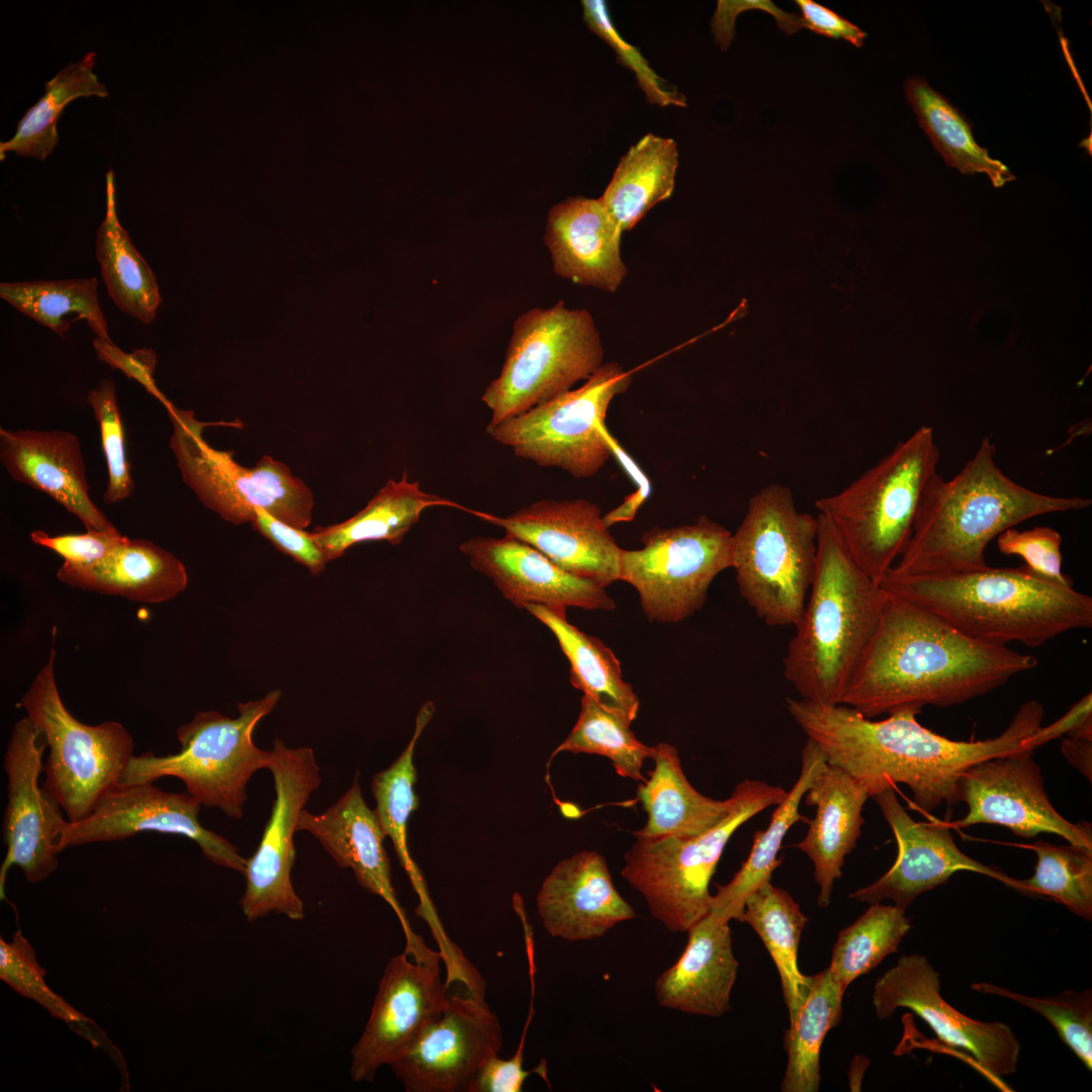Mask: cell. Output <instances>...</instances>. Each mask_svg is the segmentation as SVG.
Returning <instances> with one entry per match:
<instances>
[{"instance_id": "obj_1", "label": "cell", "mask_w": 1092, "mask_h": 1092, "mask_svg": "<svg viewBox=\"0 0 1092 1092\" xmlns=\"http://www.w3.org/2000/svg\"><path fill=\"white\" fill-rule=\"evenodd\" d=\"M786 706L826 762L848 774L870 797L904 784L912 792L915 807L927 816L943 804L961 802L959 782L973 764L1031 750L1025 741L1043 718L1040 703L1028 701L1000 735L959 741L922 726L916 718L921 712L918 708L900 709L876 721L843 704L787 698Z\"/></svg>"}, {"instance_id": "obj_2", "label": "cell", "mask_w": 1092, "mask_h": 1092, "mask_svg": "<svg viewBox=\"0 0 1092 1092\" xmlns=\"http://www.w3.org/2000/svg\"><path fill=\"white\" fill-rule=\"evenodd\" d=\"M1037 659L978 641L932 612L888 594L840 704L873 719L904 708L950 707L983 696Z\"/></svg>"}, {"instance_id": "obj_3", "label": "cell", "mask_w": 1092, "mask_h": 1092, "mask_svg": "<svg viewBox=\"0 0 1092 1092\" xmlns=\"http://www.w3.org/2000/svg\"><path fill=\"white\" fill-rule=\"evenodd\" d=\"M984 437L951 479L935 473L921 496L910 537L890 571L948 575L988 566L985 551L1002 532L1037 516L1088 509L1091 498L1030 490L1009 478Z\"/></svg>"}, {"instance_id": "obj_4", "label": "cell", "mask_w": 1092, "mask_h": 1092, "mask_svg": "<svg viewBox=\"0 0 1092 1092\" xmlns=\"http://www.w3.org/2000/svg\"><path fill=\"white\" fill-rule=\"evenodd\" d=\"M880 585L989 644L1037 648L1063 633L1092 627L1090 596L1045 580L1025 565L928 576L889 570Z\"/></svg>"}, {"instance_id": "obj_5", "label": "cell", "mask_w": 1092, "mask_h": 1092, "mask_svg": "<svg viewBox=\"0 0 1092 1092\" xmlns=\"http://www.w3.org/2000/svg\"><path fill=\"white\" fill-rule=\"evenodd\" d=\"M817 560L783 659L801 699L838 705L877 629L888 593L854 562L830 521L817 516Z\"/></svg>"}, {"instance_id": "obj_6", "label": "cell", "mask_w": 1092, "mask_h": 1092, "mask_svg": "<svg viewBox=\"0 0 1092 1092\" xmlns=\"http://www.w3.org/2000/svg\"><path fill=\"white\" fill-rule=\"evenodd\" d=\"M938 461L933 429L921 426L842 490L815 502L857 566L879 585L910 537Z\"/></svg>"}, {"instance_id": "obj_7", "label": "cell", "mask_w": 1092, "mask_h": 1092, "mask_svg": "<svg viewBox=\"0 0 1092 1092\" xmlns=\"http://www.w3.org/2000/svg\"><path fill=\"white\" fill-rule=\"evenodd\" d=\"M817 517L798 510L790 487L757 491L732 534V568L739 593L768 626H795L805 607L817 560Z\"/></svg>"}, {"instance_id": "obj_8", "label": "cell", "mask_w": 1092, "mask_h": 1092, "mask_svg": "<svg viewBox=\"0 0 1092 1092\" xmlns=\"http://www.w3.org/2000/svg\"><path fill=\"white\" fill-rule=\"evenodd\" d=\"M787 793L758 780L740 782L731 794L729 814L706 832L690 838H636L624 855L622 877L643 896L653 918L670 931L687 932L710 910V881L733 833L781 804Z\"/></svg>"}, {"instance_id": "obj_9", "label": "cell", "mask_w": 1092, "mask_h": 1092, "mask_svg": "<svg viewBox=\"0 0 1092 1092\" xmlns=\"http://www.w3.org/2000/svg\"><path fill=\"white\" fill-rule=\"evenodd\" d=\"M281 694L274 690L259 700L238 704L237 718L217 711L196 713L177 729L179 752L134 754L120 783H154L174 777L201 805L241 819L249 780L257 770L268 768L272 758V751L260 749L252 734L260 720L275 708Z\"/></svg>"}, {"instance_id": "obj_10", "label": "cell", "mask_w": 1092, "mask_h": 1092, "mask_svg": "<svg viewBox=\"0 0 1092 1092\" xmlns=\"http://www.w3.org/2000/svg\"><path fill=\"white\" fill-rule=\"evenodd\" d=\"M604 347L593 315L562 300L535 307L514 323L499 375L481 395L490 411L486 427L547 402L604 364Z\"/></svg>"}, {"instance_id": "obj_11", "label": "cell", "mask_w": 1092, "mask_h": 1092, "mask_svg": "<svg viewBox=\"0 0 1092 1092\" xmlns=\"http://www.w3.org/2000/svg\"><path fill=\"white\" fill-rule=\"evenodd\" d=\"M54 645L18 706L26 712L49 748L42 789L62 807L69 822L86 818L121 781L133 757V738L117 721L87 725L66 708L55 676Z\"/></svg>"}, {"instance_id": "obj_12", "label": "cell", "mask_w": 1092, "mask_h": 1092, "mask_svg": "<svg viewBox=\"0 0 1092 1092\" xmlns=\"http://www.w3.org/2000/svg\"><path fill=\"white\" fill-rule=\"evenodd\" d=\"M166 410L173 427L170 448L182 479L206 508L235 525L251 523L263 510L292 527H308L313 494L287 465L264 455L254 467H245L233 451L214 449L202 436L207 426L239 424L200 422L172 402Z\"/></svg>"}, {"instance_id": "obj_13", "label": "cell", "mask_w": 1092, "mask_h": 1092, "mask_svg": "<svg viewBox=\"0 0 1092 1092\" xmlns=\"http://www.w3.org/2000/svg\"><path fill=\"white\" fill-rule=\"evenodd\" d=\"M631 381V374L617 362L604 363L580 387L486 427V432L538 466L558 468L575 478L590 477L614 451L605 418L612 400Z\"/></svg>"}, {"instance_id": "obj_14", "label": "cell", "mask_w": 1092, "mask_h": 1092, "mask_svg": "<svg viewBox=\"0 0 1092 1092\" xmlns=\"http://www.w3.org/2000/svg\"><path fill=\"white\" fill-rule=\"evenodd\" d=\"M641 541V549L621 550L620 580L637 590L653 622L677 623L694 615L714 578L732 567V533L705 516L691 524L652 528Z\"/></svg>"}, {"instance_id": "obj_15", "label": "cell", "mask_w": 1092, "mask_h": 1092, "mask_svg": "<svg viewBox=\"0 0 1092 1092\" xmlns=\"http://www.w3.org/2000/svg\"><path fill=\"white\" fill-rule=\"evenodd\" d=\"M268 765L274 780L275 800L260 843L247 858L246 889L240 904L249 921L269 913L301 920L304 907L291 882L295 860L293 835L310 795L322 779L310 747H287L275 739Z\"/></svg>"}, {"instance_id": "obj_16", "label": "cell", "mask_w": 1092, "mask_h": 1092, "mask_svg": "<svg viewBox=\"0 0 1092 1092\" xmlns=\"http://www.w3.org/2000/svg\"><path fill=\"white\" fill-rule=\"evenodd\" d=\"M405 938V949L385 966L369 1019L352 1048L354 1082H372L448 1001V983L441 975L444 954L415 932Z\"/></svg>"}, {"instance_id": "obj_17", "label": "cell", "mask_w": 1092, "mask_h": 1092, "mask_svg": "<svg viewBox=\"0 0 1092 1092\" xmlns=\"http://www.w3.org/2000/svg\"><path fill=\"white\" fill-rule=\"evenodd\" d=\"M200 807L201 803L187 792H165L153 783H119L86 818L67 821L55 850L59 854L73 846L118 841L153 831L188 837L208 860L244 876L247 858L229 840L200 824Z\"/></svg>"}, {"instance_id": "obj_18", "label": "cell", "mask_w": 1092, "mask_h": 1092, "mask_svg": "<svg viewBox=\"0 0 1092 1092\" xmlns=\"http://www.w3.org/2000/svg\"><path fill=\"white\" fill-rule=\"evenodd\" d=\"M503 1032L483 996L449 995L443 1010L389 1064L407 1092H467Z\"/></svg>"}, {"instance_id": "obj_19", "label": "cell", "mask_w": 1092, "mask_h": 1092, "mask_svg": "<svg viewBox=\"0 0 1092 1092\" xmlns=\"http://www.w3.org/2000/svg\"><path fill=\"white\" fill-rule=\"evenodd\" d=\"M1033 752L1021 750L970 766L959 782L960 801L966 803L968 813L949 826L997 824L1023 838L1054 833L1092 850L1090 823H1072L1055 809Z\"/></svg>"}, {"instance_id": "obj_20", "label": "cell", "mask_w": 1092, "mask_h": 1092, "mask_svg": "<svg viewBox=\"0 0 1092 1092\" xmlns=\"http://www.w3.org/2000/svg\"><path fill=\"white\" fill-rule=\"evenodd\" d=\"M873 1005L879 1019L889 1018L898 1008L910 1009L941 1041L969 1052L994 1078L1017 1071L1021 1046L1011 1027L971 1018L946 1003L940 995L939 974L924 956H902L884 973L875 984Z\"/></svg>"}, {"instance_id": "obj_21", "label": "cell", "mask_w": 1092, "mask_h": 1092, "mask_svg": "<svg viewBox=\"0 0 1092 1092\" xmlns=\"http://www.w3.org/2000/svg\"><path fill=\"white\" fill-rule=\"evenodd\" d=\"M46 748L39 731L27 716L14 724L4 754L8 784L3 816L6 854L0 868L1 899H5L10 867L17 866L28 882L38 883L59 866L55 842L68 820L59 803L39 785Z\"/></svg>"}, {"instance_id": "obj_22", "label": "cell", "mask_w": 1092, "mask_h": 1092, "mask_svg": "<svg viewBox=\"0 0 1092 1092\" xmlns=\"http://www.w3.org/2000/svg\"><path fill=\"white\" fill-rule=\"evenodd\" d=\"M466 513L503 528L577 576L604 587L620 580L622 548L601 509L588 499H541L505 517L469 508Z\"/></svg>"}, {"instance_id": "obj_23", "label": "cell", "mask_w": 1092, "mask_h": 1092, "mask_svg": "<svg viewBox=\"0 0 1092 1092\" xmlns=\"http://www.w3.org/2000/svg\"><path fill=\"white\" fill-rule=\"evenodd\" d=\"M873 798L895 835L898 854L886 874L850 893L849 898L870 904L892 900L894 905L906 910L916 897L945 884L960 871L979 873L1011 886L1014 878L964 853L956 844L948 823L937 819L929 823L915 821L892 788Z\"/></svg>"}, {"instance_id": "obj_24", "label": "cell", "mask_w": 1092, "mask_h": 1092, "mask_svg": "<svg viewBox=\"0 0 1092 1092\" xmlns=\"http://www.w3.org/2000/svg\"><path fill=\"white\" fill-rule=\"evenodd\" d=\"M459 548L471 566L489 577L517 608L535 604L587 611L615 609L606 587L563 569L535 547L508 534L472 538Z\"/></svg>"}, {"instance_id": "obj_25", "label": "cell", "mask_w": 1092, "mask_h": 1092, "mask_svg": "<svg viewBox=\"0 0 1092 1092\" xmlns=\"http://www.w3.org/2000/svg\"><path fill=\"white\" fill-rule=\"evenodd\" d=\"M536 903L546 931L568 941L599 938L636 916L616 889L606 858L595 850H580L557 862Z\"/></svg>"}, {"instance_id": "obj_26", "label": "cell", "mask_w": 1092, "mask_h": 1092, "mask_svg": "<svg viewBox=\"0 0 1092 1092\" xmlns=\"http://www.w3.org/2000/svg\"><path fill=\"white\" fill-rule=\"evenodd\" d=\"M0 460L14 480L49 494L87 531L120 534L89 495L80 443L72 433L0 429Z\"/></svg>"}, {"instance_id": "obj_27", "label": "cell", "mask_w": 1092, "mask_h": 1092, "mask_svg": "<svg viewBox=\"0 0 1092 1092\" xmlns=\"http://www.w3.org/2000/svg\"><path fill=\"white\" fill-rule=\"evenodd\" d=\"M622 233L600 199L576 196L550 209L544 242L558 276L615 292L628 274L620 251Z\"/></svg>"}, {"instance_id": "obj_28", "label": "cell", "mask_w": 1092, "mask_h": 1092, "mask_svg": "<svg viewBox=\"0 0 1092 1092\" xmlns=\"http://www.w3.org/2000/svg\"><path fill=\"white\" fill-rule=\"evenodd\" d=\"M314 836L342 869H351L359 885L381 897L410 928L391 883L390 860L384 849L385 835L374 811L365 803L358 775L349 790L321 814L303 809L296 826Z\"/></svg>"}, {"instance_id": "obj_29", "label": "cell", "mask_w": 1092, "mask_h": 1092, "mask_svg": "<svg viewBox=\"0 0 1092 1092\" xmlns=\"http://www.w3.org/2000/svg\"><path fill=\"white\" fill-rule=\"evenodd\" d=\"M687 932L680 957L655 981L656 1000L668 1009L721 1016L730 1009L738 971L729 922L708 913Z\"/></svg>"}, {"instance_id": "obj_30", "label": "cell", "mask_w": 1092, "mask_h": 1092, "mask_svg": "<svg viewBox=\"0 0 1092 1092\" xmlns=\"http://www.w3.org/2000/svg\"><path fill=\"white\" fill-rule=\"evenodd\" d=\"M805 803L816 807L806 836L796 846L814 864L818 905L827 907L834 882L841 878L847 854L855 847L864 822L867 791L842 769L825 762L806 791Z\"/></svg>"}, {"instance_id": "obj_31", "label": "cell", "mask_w": 1092, "mask_h": 1092, "mask_svg": "<svg viewBox=\"0 0 1092 1092\" xmlns=\"http://www.w3.org/2000/svg\"><path fill=\"white\" fill-rule=\"evenodd\" d=\"M57 576L73 587L154 604L174 599L188 583L184 564L172 553L127 537L95 563L64 562Z\"/></svg>"}, {"instance_id": "obj_32", "label": "cell", "mask_w": 1092, "mask_h": 1092, "mask_svg": "<svg viewBox=\"0 0 1092 1092\" xmlns=\"http://www.w3.org/2000/svg\"><path fill=\"white\" fill-rule=\"evenodd\" d=\"M654 761L648 779L639 783L637 798L647 820L633 835L638 839L690 838L719 824L731 811L733 800L720 801L698 792L687 779L675 746H652Z\"/></svg>"}, {"instance_id": "obj_33", "label": "cell", "mask_w": 1092, "mask_h": 1092, "mask_svg": "<svg viewBox=\"0 0 1092 1092\" xmlns=\"http://www.w3.org/2000/svg\"><path fill=\"white\" fill-rule=\"evenodd\" d=\"M434 507L466 511V507L454 500L423 490L420 481H410L404 471L399 480H387L356 515L339 524L317 526L310 535L330 561L358 543L380 540L392 545L401 543L422 514Z\"/></svg>"}, {"instance_id": "obj_34", "label": "cell", "mask_w": 1092, "mask_h": 1092, "mask_svg": "<svg viewBox=\"0 0 1092 1092\" xmlns=\"http://www.w3.org/2000/svg\"><path fill=\"white\" fill-rule=\"evenodd\" d=\"M801 760L799 778L785 800L775 809L766 829L754 833L746 860L728 884L716 885L717 892L712 895L709 914L727 922H741L747 898L759 887L770 882L772 873L781 866L782 858H779L778 854L787 832L797 822H809L799 808L814 777L826 760L810 738H807L802 748Z\"/></svg>"}, {"instance_id": "obj_35", "label": "cell", "mask_w": 1092, "mask_h": 1092, "mask_svg": "<svg viewBox=\"0 0 1092 1092\" xmlns=\"http://www.w3.org/2000/svg\"><path fill=\"white\" fill-rule=\"evenodd\" d=\"M554 634L570 664V682L601 706L633 722L640 701L622 675L614 652L599 638L579 630L566 618V609L529 604L525 607Z\"/></svg>"}, {"instance_id": "obj_36", "label": "cell", "mask_w": 1092, "mask_h": 1092, "mask_svg": "<svg viewBox=\"0 0 1092 1092\" xmlns=\"http://www.w3.org/2000/svg\"><path fill=\"white\" fill-rule=\"evenodd\" d=\"M678 167L675 142L647 133L621 158L599 198L622 232L633 229L657 203L669 198Z\"/></svg>"}, {"instance_id": "obj_37", "label": "cell", "mask_w": 1092, "mask_h": 1092, "mask_svg": "<svg viewBox=\"0 0 1092 1092\" xmlns=\"http://www.w3.org/2000/svg\"><path fill=\"white\" fill-rule=\"evenodd\" d=\"M106 213L96 233L95 255L109 297L125 314L149 325L162 302L157 278L117 216L114 174L106 173Z\"/></svg>"}, {"instance_id": "obj_38", "label": "cell", "mask_w": 1092, "mask_h": 1092, "mask_svg": "<svg viewBox=\"0 0 1092 1092\" xmlns=\"http://www.w3.org/2000/svg\"><path fill=\"white\" fill-rule=\"evenodd\" d=\"M808 917L784 889L768 882L746 900L742 921L758 934L769 952L781 978L790 1021L803 1003L811 976L798 968V948Z\"/></svg>"}, {"instance_id": "obj_39", "label": "cell", "mask_w": 1092, "mask_h": 1092, "mask_svg": "<svg viewBox=\"0 0 1092 1092\" xmlns=\"http://www.w3.org/2000/svg\"><path fill=\"white\" fill-rule=\"evenodd\" d=\"M434 712L435 706L432 702H426L422 706L416 719L414 735L405 749L389 767L375 774L371 781V791L376 802L374 812L385 837L388 836L391 839L398 860L420 896L421 915L427 917L429 921H435L437 918L421 872L410 854L407 820L419 807V798L414 791L417 781L414 752L417 741Z\"/></svg>"}, {"instance_id": "obj_40", "label": "cell", "mask_w": 1092, "mask_h": 1092, "mask_svg": "<svg viewBox=\"0 0 1092 1092\" xmlns=\"http://www.w3.org/2000/svg\"><path fill=\"white\" fill-rule=\"evenodd\" d=\"M904 91L920 126L950 167L964 174L985 173L995 186L1014 179L1007 166L977 144L968 118L924 78H908Z\"/></svg>"}, {"instance_id": "obj_41", "label": "cell", "mask_w": 1092, "mask_h": 1092, "mask_svg": "<svg viewBox=\"0 0 1092 1092\" xmlns=\"http://www.w3.org/2000/svg\"><path fill=\"white\" fill-rule=\"evenodd\" d=\"M844 993L828 968L811 976L807 995L786 1032L788 1062L782 1091L819 1090L822 1042L827 1032L842 1018Z\"/></svg>"}, {"instance_id": "obj_42", "label": "cell", "mask_w": 1092, "mask_h": 1092, "mask_svg": "<svg viewBox=\"0 0 1092 1092\" xmlns=\"http://www.w3.org/2000/svg\"><path fill=\"white\" fill-rule=\"evenodd\" d=\"M95 56L90 52L81 61L69 63L46 82L44 94L18 121L15 134L0 143L1 161L9 151L46 161L59 143L57 122L66 105L79 97L108 96L106 87L93 72Z\"/></svg>"}, {"instance_id": "obj_43", "label": "cell", "mask_w": 1092, "mask_h": 1092, "mask_svg": "<svg viewBox=\"0 0 1092 1092\" xmlns=\"http://www.w3.org/2000/svg\"><path fill=\"white\" fill-rule=\"evenodd\" d=\"M96 278L0 283V297L61 337L71 329L68 314L85 320L96 338L112 342L101 310Z\"/></svg>"}, {"instance_id": "obj_44", "label": "cell", "mask_w": 1092, "mask_h": 1092, "mask_svg": "<svg viewBox=\"0 0 1092 1092\" xmlns=\"http://www.w3.org/2000/svg\"><path fill=\"white\" fill-rule=\"evenodd\" d=\"M911 929L905 910L896 905L871 904L852 924L842 929L833 947L832 978L842 991L898 950Z\"/></svg>"}, {"instance_id": "obj_45", "label": "cell", "mask_w": 1092, "mask_h": 1092, "mask_svg": "<svg viewBox=\"0 0 1092 1092\" xmlns=\"http://www.w3.org/2000/svg\"><path fill=\"white\" fill-rule=\"evenodd\" d=\"M630 726L625 717L583 695L575 725L553 750L548 764L561 752L597 754L609 758L620 777L644 782L642 767L651 757L652 746L638 740Z\"/></svg>"}, {"instance_id": "obj_46", "label": "cell", "mask_w": 1092, "mask_h": 1092, "mask_svg": "<svg viewBox=\"0 0 1092 1092\" xmlns=\"http://www.w3.org/2000/svg\"><path fill=\"white\" fill-rule=\"evenodd\" d=\"M1037 862L1026 880L1014 879L1010 888L1030 896L1057 901L1074 914L1092 918V850L1074 844L1036 841L1027 845Z\"/></svg>"}, {"instance_id": "obj_47", "label": "cell", "mask_w": 1092, "mask_h": 1092, "mask_svg": "<svg viewBox=\"0 0 1092 1092\" xmlns=\"http://www.w3.org/2000/svg\"><path fill=\"white\" fill-rule=\"evenodd\" d=\"M978 993L1010 999L1044 1017L1088 1071L1092 1070V991L1066 990L1052 997H1030L995 984L973 983Z\"/></svg>"}, {"instance_id": "obj_48", "label": "cell", "mask_w": 1092, "mask_h": 1092, "mask_svg": "<svg viewBox=\"0 0 1092 1092\" xmlns=\"http://www.w3.org/2000/svg\"><path fill=\"white\" fill-rule=\"evenodd\" d=\"M46 971L38 965L35 952L21 934L15 932L10 942L0 938V978L18 994L31 999L51 1015L67 1023L88 1021L46 983Z\"/></svg>"}, {"instance_id": "obj_49", "label": "cell", "mask_w": 1092, "mask_h": 1092, "mask_svg": "<svg viewBox=\"0 0 1092 1092\" xmlns=\"http://www.w3.org/2000/svg\"><path fill=\"white\" fill-rule=\"evenodd\" d=\"M87 401L99 426L107 465L108 482L103 500L105 504H115L133 492L134 482L126 457L124 429L114 383L102 379L88 392Z\"/></svg>"}, {"instance_id": "obj_50", "label": "cell", "mask_w": 1092, "mask_h": 1092, "mask_svg": "<svg viewBox=\"0 0 1092 1092\" xmlns=\"http://www.w3.org/2000/svg\"><path fill=\"white\" fill-rule=\"evenodd\" d=\"M582 8L583 19L588 28L614 49L622 65L633 71L649 102L660 106H687L686 97L665 85L640 52L619 34L613 25L606 1L584 0Z\"/></svg>"}, {"instance_id": "obj_51", "label": "cell", "mask_w": 1092, "mask_h": 1092, "mask_svg": "<svg viewBox=\"0 0 1092 1092\" xmlns=\"http://www.w3.org/2000/svg\"><path fill=\"white\" fill-rule=\"evenodd\" d=\"M998 550L1005 555H1016L1025 561L1033 574L1064 586H1073V580L1062 570V536L1050 527L1037 526L1019 531L1009 528L998 537Z\"/></svg>"}, {"instance_id": "obj_52", "label": "cell", "mask_w": 1092, "mask_h": 1092, "mask_svg": "<svg viewBox=\"0 0 1092 1092\" xmlns=\"http://www.w3.org/2000/svg\"><path fill=\"white\" fill-rule=\"evenodd\" d=\"M251 525L279 551L307 567L312 574L324 571L328 561L310 533L279 521L263 510L256 511Z\"/></svg>"}, {"instance_id": "obj_53", "label": "cell", "mask_w": 1092, "mask_h": 1092, "mask_svg": "<svg viewBox=\"0 0 1092 1092\" xmlns=\"http://www.w3.org/2000/svg\"><path fill=\"white\" fill-rule=\"evenodd\" d=\"M124 537L121 534L98 531L60 536H50L39 530L30 533L33 543L58 553L65 559V562L82 565L95 563L103 559Z\"/></svg>"}, {"instance_id": "obj_54", "label": "cell", "mask_w": 1092, "mask_h": 1092, "mask_svg": "<svg viewBox=\"0 0 1092 1092\" xmlns=\"http://www.w3.org/2000/svg\"><path fill=\"white\" fill-rule=\"evenodd\" d=\"M762 10L774 16L777 25L786 33L792 34L804 28L800 15L789 13L769 0H720L711 19V31L714 40L725 51L735 38L736 17L746 10Z\"/></svg>"}, {"instance_id": "obj_55", "label": "cell", "mask_w": 1092, "mask_h": 1092, "mask_svg": "<svg viewBox=\"0 0 1092 1092\" xmlns=\"http://www.w3.org/2000/svg\"><path fill=\"white\" fill-rule=\"evenodd\" d=\"M524 1042L525 1039L521 1038L518 1050L509 1060L502 1059L499 1054L486 1059L473 1076L467 1092H520L532 1073H539L546 1080L545 1064L534 1070L523 1068Z\"/></svg>"}, {"instance_id": "obj_56", "label": "cell", "mask_w": 1092, "mask_h": 1092, "mask_svg": "<svg viewBox=\"0 0 1092 1092\" xmlns=\"http://www.w3.org/2000/svg\"><path fill=\"white\" fill-rule=\"evenodd\" d=\"M93 347L97 357L112 369H118L128 379L138 381L144 388L166 407L171 401L162 393L156 385L154 372L157 365V354L152 348L132 349L131 352H123L113 342H107L99 338L93 339Z\"/></svg>"}, {"instance_id": "obj_57", "label": "cell", "mask_w": 1092, "mask_h": 1092, "mask_svg": "<svg viewBox=\"0 0 1092 1092\" xmlns=\"http://www.w3.org/2000/svg\"><path fill=\"white\" fill-rule=\"evenodd\" d=\"M796 4L805 28L822 36L843 39L856 48L862 47L867 33L854 23L813 0H796Z\"/></svg>"}, {"instance_id": "obj_58", "label": "cell", "mask_w": 1092, "mask_h": 1092, "mask_svg": "<svg viewBox=\"0 0 1092 1092\" xmlns=\"http://www.w3.org/2000/svg\"><path fill=\"white\" fill-rule=\"evenodd\" d=\"M1092 737V695L1083 697L1052 724L1037 728L1025 741L1028 748L1039 746L1062 736Z\"/></svg>"}, {"instance_id": "obj_59", "label": "cell", "mask_w": 1092, "mask_h": 1092, "mask_svg": "<svg viewBox=\"0 0 1092 1092\" xmlns=\"http://www.w3.org/2000/svg\"><path fill=\"white\" fill-rule=\"evenodd\" d=\"M1061 750L1066 759L1091 781L1092 737L1067 736Z\"/></svg>"}]
</instances>
